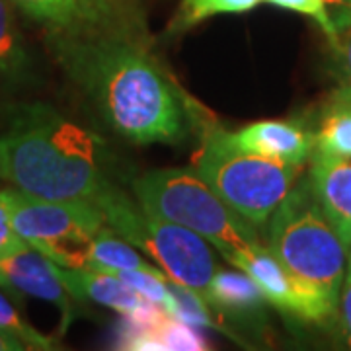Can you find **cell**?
Masks as SVG:
<instances>
[{"label":"cell","instance_id":"1","mask_svg":"<svg viewBox=\"0 0 351 351\" xmlns=\"http://www.w3.org/2000/svg\"><path fill=\"white\" fill-rule=\"evenodd\" d=\"M55 34L59 61L117 135L135 145H174L186 137L191 110L138 34Z\"/></svg>","mask_w":351,"mask_h":351},{"label":"cell","instance_id":"2","mask_svg":"<svg viewBox=\"0 0 351 351\" xmlns=\"http://www.w3.org/2000/svg\"><path fill=\"white\" fill-rule=\"evenodd\" d=\"M0 176L34 197L96 207L113 188L104 138L41 104L18 110L0 133Z\"/></svg>","mask_w":351,"mask_h":351},{"label":"cell","instance_id":"3","mask_svg":"<svg viewBox=\"0 0 351 351\" xmlns=\"http://www.w3.org/2000/svg\"><path fill=\"white\" fill-rule=\"evenodd\" d=\"M267 223V250L302 285L338 306L350 250L322 211L311 178L289 189Z\"/></svg>","mask_w":351,"mask_h":351},{"label":"cell","instance_id":"4","mask_svg":"<svg viewBox=\"0 0 351 351\" xmlns=\"http://www.w3.org/2000/svg\"><path fill=\"white\" fill-rule=\"evenodd\" d=\"M133 193L145 213L197 232L226 262L237 254L262 246L258 226L221 199L195 170H151L133 182Z\"/></svg>","mask_w":351,"mask_h":351},{"label":"cell","instance_id":"5","mask_svg":"<svg viewBox=\"0 0 351 351\" xmlns=\"http://www.w3.org/2000/svg\"><path fill=\"white\" fill-rule=\"evenodd\" d=\"M191 164L195 174L254 226L269 221L301 170L295 164L242 151L230 131L219 127L205 131Z\"/></svg>","mask_w":351,"mask_h":351},{"label":"cell","instance_id":"6","mask_svg":"<svg viewBox=\"0 0 351 351\" xmlns=\"http://www.w3.org/2000/svg\"><path fill=\"white\" fill-rule=\"evenodd\" d=\"M98 207L108 226L152 256L170 281L193 291L207 302L209 283L217 274L207 240L186 226L145 213L137 201L129 199L115 186L98 201Z\"/></svg>","mask_w":351,"mask_h":351},{"label":"cell","instance_id":"7","mask_svg":"<svg viewBox=\"0 0 351 351\" xmlns=\"http://www.w3.org/2000/svg\"><path fill=\"white\" fill-rule=\"evenodd\" d=\"M14 230L61 267H88L90 246L106 223L100 207L84 201H53L27 195L20 189H4Z\"/></svg>","mask_w":351,"mask_h":351},{"label":"cell","instance_id":"8","mask_svg":"<svg viewBox=\"0 0 351 351\" xmlns=\"http://www.w3.org/2000/svg\"><path fill=\"white\" fill-rule=\"evenodd\" d=\"M228 263L248 274L262 289L265 301L283 313L308 322H326L338 313L336 304L291 276L263 244L254 250L237 254Z\"/></svg>","mask_w":351,"mask_h":351},{"label":"cell","instance_id":"9","mask_svg":"<svg viewBox=\"0 0 351 351\" xmlns=\"http://www.w3.org/2000/svg\"><path fill=\"white\" fill-rule=\"evenodd\" d=\"M117 348L121 350H207L197 326L168 313L156 302L143 311L123 314L117 328Z\"/></svg>","mask_w":351,"mask_h":351},{"label":"cell","instance_id":"10","mask_svg":"<svg viewBox=\"0 0 351 351\" xmlns=\"http://www.w3.org/2000/svg\"><path fill=\"white\" fill-rule=\"evenodd\" d=\"M230 138L242 151L258 154L277 162L302 166L313 158L316 137L295 121L265 119L230 131Z\"/></svg>","mask_w":351,"mask_h":351},{"label":"cell","instance_id":"11","mask_svg":"<svg viewBox=\"0 0 351 351\" xmlns=\"http://www.w3.org/2000/svg\"><path fill=\"white\" fill-rule=\"evenodd\" d=\"M0 285L53 302L69 313V291L57 276L55 263L29 244L0 256Z\"/></svg>","mask_w":351,"mask_h":351},{"label":"cell","instance_id":"12","mask_svg":"<svg viewBox=\"0 0 351 351\" xmlns=\"http://www.w3.org/2000/svg\"><path fill=\"white\" fill-rule=\"evenodd\" d=\"M311 184L328 221L351 250V156L313 152Z\"/></svg>","mask_w":351,"mask_h":351},{"label":"cell","instance_id":"13","mask_svg":"<svg viewBox=\"0 0 351 351\" xmlns=\"http://www.w3.org/2000/svg\"><path fill=\"white\" fill-rule=\"evenodd\" d=\"M55 271L71 297L90 299L101 306H110L121 316L138 313L152 302L108 271L90 267H61L57 263Z\"/></svg>","mask_w":351,"mask_h":351},{"label":"cell","instance_id":"14","mask_svg":"<svg viewBox=\"0 0 351 351\" xmlns=\"http://www.w3.org/2000/svg\"><path fill=\"white\" fill-rule=\"evenodd\" d=\"M265 302L262 289L244 271H219L209 283L207 304L221 313H258Z\"/></svg>","mask_w":351,"mask_h":351},{"label":"cell","instance_id":"15","mask_svg":"<svg viewBox=\"0 0 351 351\" xmlns=\"http://www.w3.org/2000/svg\"><path fill=\"white\" fill-rule=\"evenodd\" d=\"M314 152L328 156H351V90L341 86L339 96L328 108L320 129L314 133Z\"/></svg>","mask_w":351,"mask_h":351},{"label":"cell","instance_id":"16","mask_svg":"<svg viewBox=\"0 0 351 351\" xmlns=\"http://www.w3.org/2000/svg\"><path fill=\"white\" fill-rule=\"evenodd\" d=\"M88 267L100 271H117V269H151L154 265L147 262L135 246L119 237L113 228L106 225L90 246Z\"/></svg>","mask_w":351,"mask_h":351},{"label":"cell","instance_id":"17","mask_svg":"<svg viewBox=\"0 0 351 351\" xmlns=\"http://www.w3.org/2000/svg\"><path fill=\"white\" fill-rule=\"evenodd\" d=\"M86 27L104 32H127L141 36L137 0H80Z\"/></svg>","mask_w":351,"mask_h":351},{"label":"cell","instance_id":"18","mask_svg":"<svg viewBox=\"0 0 351 351\" xmlns=\"http://www.w3.org/2000/svg\"><path fill=\"white\" fill-rule=\"evenodd\" d=\"M10 4V0H0V76L18 80L29 71V55Z\"/></svg>","mask_w":351,"mask_h":351},{"label":"cell","instance_id":"19","mask_svg":"<svg viewBox=\"0 0 351 351\" xmlns=\"http://www.w3.org/2000/svg\"><path fill=\"white\" fill-rule=\"evenodd\" d=\"M263 0H180L168 34H184L201 22L219 14H244L254 10Z\"/></svg>","mask_w":351,"mask_h":351},{"label":"cell","instance_id":"20","mask_svg":"<svg viewBox=\"0 0 351 351\" xmlns=\"http://www.w3.org/2000/svg\"><path fill=\"white\" fill-rule=\"evenodd\" d=\"M10 2L29 18L49 25L53 32H73L86 27L80 0H10Z\"/></svg>","mask_w":351,"mask_h":351},{"label":"cell","instance_id":"21","mask_svg":"<svg viewBox=\"0 0 351 351\" xmlns=\"http://www.w3.org/2000/svg\"><path fill=\"white\" fill-rule=\"evenodd\" d=\"M0 330H6V332L20 336L32 350H55L57 348L49 336L39 334L32 324H27L14 308L12 302L8 301L2 293H0Z\"/></svg>","mask_w":351,"mask_h":351},{"label":"cell","instance_id":"22","mask_svg":"<svg viewBox=\"0 0 351 351\" xmlns=\"http://www.w3.org/2000/svg\"><path fill=\"white\" fill-rule=\"evenodd\" d=\"M263 2L313 18L314 22L320 25V29L324 32L330 45L338 38V27H336L334 18H332L330 8H328L326 0H263Z\"/></svg>","mask_w":351,"mask_h":351},{"label":"cell","instance_id":"23","mask_svg":"<svg viewBox=\"0 0 351 351\" xmlns=\"http://www.w3.org/2000/svg\"><path fill=\"white\" fill-rule=\"evenodd\" d=\"M334 51V63L338 66L341 86L351 90V22L338 29V38L330 45Z\"/></svg>","mask_w":351,"mask_h":351},{"label":"cell","instance_id":"24","mask_svg":"<svg viewBox=\"0 0 351 351\" xmlns=\"http://www.w3.org/2000/svg\"><path fill=\"white\" fill-rule=\"evenodd\" d=\"M338 318H339V334L346 346L351 350V250L348 256V267H346V277L341 283L338 299Z\"/></svg>","mask_w":351,"mask_h":351},{"label":"cell","instance_id":"25","mask_svg":"<svg viewBox=\"0 0 351 351\" xmlns=\"http://www.w3.org/2000/svg\"><path fill=\"white\" fill-rule=\"evenodd\" d=\"M25 244L27 242L14 230L8 211H6V205H4V201L0 197V256L18 250V248H22Z\"/></svg>","mask_w":351,"mask_h":351},{"label":"cell","instance_id":"26","mask_svg":"<svg viewBox=\"0 0 351 351\" xmlns=\"http://www.w3.org/2000/svg\"><path fill=\"white\" fill-rule=\"evenodd\" d=\"M328 8L332 12V18L336 22V27H343L351 22V0H326Z\"/></svg>","mask_w":351,"mask_h":351},{"label":"cell","instance_id":"27","mask_svg":"<svg viewBox=\"0 0 351 351\" xmlns=\"http://www.w3.org/2000/svg\"><path fill=\"white\" fill-rule=\"evenodd\" d=\"M32 350L24 339L16 336L12 332L0 330V351H25Z\"/></svg>","mask_w":351,"mask_h":351}]
</instances>
